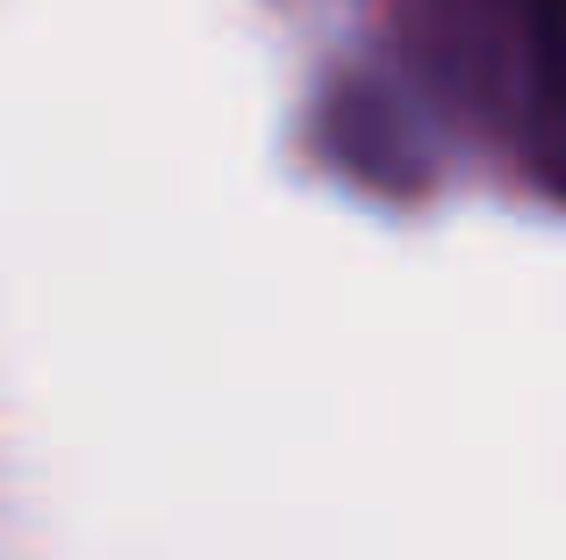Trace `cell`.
I'll use <instances>...</instances> for the list:
<instances>
[{
    "label": "cell",
    "instance_id": "6da1fadb",
    "mask_svg": "<svg viewBox=\"0 0 566 560\" xmlns=\"http://www.w3.org/2000/svg\"><path fill=\"white\" fill-rule=\"evenodd\" d=\"M524 29V137L545 187L566 195V0H516Z\"/></svg>",
    "mask_w": 566,
    "mask_h": 560
}]
</instances>
